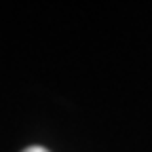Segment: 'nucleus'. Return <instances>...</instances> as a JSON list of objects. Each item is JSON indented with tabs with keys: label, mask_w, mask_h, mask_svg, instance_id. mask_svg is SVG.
<instances>
[{
	"label": "nucleus",
	"mask_w": 152,
	"mask_h": 152,
	"mask_svg": "<svg viewBox=\"0 0 152 152\" xmlns=\"http://www.w3.org/2000/svg\"><path fill=\"white\" fill-rule=\"evenodd\" d=\"M23 152H49V150L42 148V146H30V148H26Z\"/></svg>",
	"instance_id": "f257e3e1"
}]
</instances>
